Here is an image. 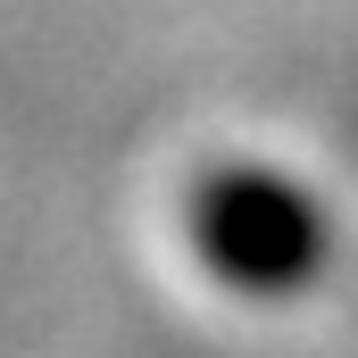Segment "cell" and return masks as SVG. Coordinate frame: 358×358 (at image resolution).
Segmentation results:
<instances>
[{
    "label": "cell",
    "instance_id": "obj_1",
    "mask_svg": "<svg viewBox=\"0 0 358 358\" xmlns=\"http://www.w3.org/2000/svg\"><path fill=\"white\" fill-rule=\"evenodd\" d=\"M200 242H208L217 275L283 292L317 259V217L300 208V192H283L267 176H225L208 192V208H200Z\"/></svg>",
    "mask_w": 358,
    "mask_h": 358
}]
</instances>
